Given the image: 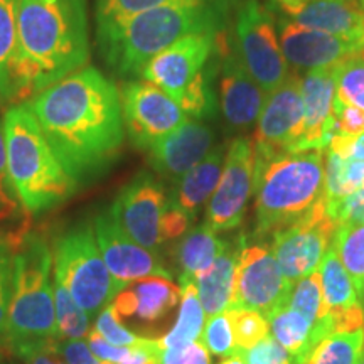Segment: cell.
Instances as JSON below:
<instances>
[{
	"mask_svg": "<svg viewBox=\"0 0 364 364\" xmlns=\"http://www.w3.org/2000/svg\"><path fill=\"white\" fill-rule=\"evenodd\" d=\"M76 184L115 164L125 139L122 95L97 68L85 66L24 102Z\"/></svg>",
	"mask_w": 364,
	"mask_h": 364,
	"instance_id": "1",
	"label": "cell"
},
{
	"mask_svg": "<svg viewBox=\"0 0 364 364\" xmlns=\"http://www.w3.org/2000/svg\"><path fill=\"white\" fill-rule=\"evenodd\" d=\"M88 59L85 0H19L12 61L14 102H27L85 68Z\"/></svg>",
	"mask_w": 364,
	"mask_h": 364,
	"instance_id": "2",
	"label": "cell"
},
{
	"mask_svg": "<svg viewBox=\"0 0 364 364\" xmlns=\"http://www.w3.org/2000/svg\"><path fill=\"white\" fill-rule=\"evenodd\" d=\"M215 31L213 11L204 2L169 4L98 26L108 63L122 75H140L154 56L196 33Z\"/></svg>",
	"mask_w": 364,
	"mask_h": 364,
	"instance_id": "3",
	"label": "cell"
},
{
	"mask_svg": "<svg viewBox=\"0 0 364 364\" xmlns=\"http://www.w3.org/2000/svg\"><path fill=\"white\" fill-rule=\"evenodd\" d=\"M326 150L255 159V233L273 236L307 215L326 196Z\"/></svg>",
	"mask_w": 364,
	"mask_h": 364,
	"instance_id": "4",
	"label": "cell"
},
{
	"mask_svg": "<svg viewBox=\"0 0 364 364\" xmlns=\"http://www.w3.org/2000/svg\"><path fill=\"white\" fill-rule=\"evenodd\" d=\"M7 164L27 213H44L68 201L80 186L65 171L24 103L2 118Z\"/></svg>",
	"mask_w": 364,
	"mask_h": 364,
	"instance_id": "5",
	"label": "cell"
},
{
	"mask_svg": "<svg viewBox=\"0 0 364 364\" xmlns=\"http://www.w3.org/2000/svg\"><path fill=\"white\" fill-rule=\"evenodd\" d=\"M6 336L9 343L58 338L53 252L39 235L24 238L22 248L14 255Z\"/></svg>",
	"mask_w": 364,
	"mask_h": 364,
	"instance_id": "6",
	"label": "cell"
},
{
	"mask_svg": "<svg viewBox=\"0 0 364 364\" xmlns=\"http://www.w3.org/2000/svg\"><path fill=\"white\" fill-rule=\"evenodd\" d=\"M215 43L216 31L186 36L150 59L140 76L176 100L188 115H208L211 90L206 65Z\"/></svg>",
	"mask_w": 364,
	"mask_h": 364,
	"instance_id": "7",
	"label": "cell"
},
{
	"mask_svg": "<svg viewBox=\"0 0 364 364\" xmlns=\"http://www.w3.org/2000/svg\"><path fill=\"white\" fill-rule=\"evenodd\" d=\"M54 279L63 284L90 318L98 317L122 290L108 272L90 223H80L58 238Z\"/></svg>",
	"mask_w": 364,
	"mask_h": 364,
	"instance_id": "8",
	"label": "cell"
},
{
	"mask_svg": "<svg viewBox=\"0 0 364 364\" xmlns=\"http://www.w3.org/2000/svg\"><path fill=\"white\" fill-rule=\"evenodd\" d=\"M338 226L324 196L307 215L272 236V252L290 285L318 270Z\"/></svg>",
	"mask_w": 364,
	"mask_h": 364,
	"instance_id": "9",
	"label": "cell"
},
{
	"mask_svg": "<svg viewBox=\"0 0 364 364\" xmlns=\"http://www.w3.org/2000/svg\"><path fill=\"white\" fill-rule=\"evenodd\" d=\"M306 127L302 80L290 73L279 88L267 95L257 120L255 134V159H272L297 154L300 139Z\"/></svg>",
	"mask_w": 364,
	"mask_h": 364,
	"instance_id": "10",
	"label": "cell"
},
{
	"mask_svg": "<svg viewBox=\"0 0 364 364\" xmlns=\"http://www.w3.org/2000/svg\"><path fill=\"white\" fill-rule=\"evenodd\" d=\"M236 39L241 63L252 78L265 93L279 88L290 75L289 63L282 53L272 14L258 0H247L241 6L236 19Z\"/></svg>",
	"mask_w": 364,
	"mask_h": 364,
	"instance_id": "11",
	"label": "cell"
},
{
	"mask_svg": "<svg viewBox=\"0 0 364 364\" xmlns=\"http://www.w3.org/2000/svg\"><path fill=\"white\" fill-rule=\"evenodd\" d=\"M255 188V145L250 136H238L228 145L218 188L208 201L206 225L215 233L238 228Z\"/></svg>",
	"mask_w": 364,
	"mask_h": 364,
	"instance_id": "12",
	"label": "cell"
},
{
	"mask_svg": "<svg viewBox=\"0 0 364 364\" xmlns=\"http://www.w3.org/2000/svg\"><path fill=\"white\" fill-rule=\"evenodd\" d=\"M292 285L287 282L275 255L262 243H250L240 236L236 289L231 307L257 311L268 317L284 306Z\"/></svg>",
	"mask_w": 364,
	"mask_h": 364,
	"instance_id": "13",
	"label": "cell"
},
{
	"mask_svg": "<svg viewBox=\"0 0 364 364\" xmlns=\"http://www.w3.org/2000/svg\"><path fill=\"white\" fill-rule=\"evenodd\" d=\"M169 198L156 177L140 172L113 201L110 213L117 225L140 247L159 253L164 245L162 221Z\"/></svg>",
	"mask_w": 364,
	"mask_h": 364,
	"instance_id": "14",
	"label": "cell"
},
{
	"mask_svg": "<svg viewBox=\"0 0 364 364\" xmlns=\"http://www.w3.org/2000/svg\"><path fill=\"white\" fill-rule=\"evenodd\" d=\"M124 125L130 142L149 150L188 120L181 105L149 81H130L120 91Z\"/></svg>",
	"mask_w": 364,
	"mask_h": 364,
	"instance_id": "15",
	"label": "cell"
},
{
	"mask_svg": "<svg viewBox=\"0 0 364 364\" xmlns=\"http://www.w3.org/2000/svg\"><path fill=\"white\" fill-rule=\"evenodd\" d=\"M95 236L108 272L122 290L132 282L147 277H167L171 272L159 258V253L140 247L113 220L110 209H105L93 221Z\"/></svg>",
	"mask_w": 364,
	"mask_h": 364,
	"instance_id": "16",
	"label": "cell"
},
{
	"mask_svg": "<svg viewBox=\"0 0 364 364\" xmlns=\"http://www.w3.org/2000/svg\"><path fill=\"white\" fill-rule=\"evenodd\" d=\"M280 48L289 65L299 70L338 68L349 59L364 54V44L332 36L324 31L300 26L294 21H280Z\"/></svg>",
	"mask_w": 364,
	"mask_h": 364,
	"instance_id": "17",
	"label": "cell"
},
{
	"mask_svg": "<svg viewBox=\"0 0 364 364\" xmlns=\"http://www.w3.org/2000/svg\"><path fill=\"white\" fill-rule=\"evenodd\" d=\"M213 144V130L203 122L188 118L149 149V162L159 176L176 182L211 152Z\"/></svg>",
	"mask_w": 364,
	"mask_h": 364,
	"instance_id": "18",
	"label": "cell"
},
{
	"mask_svg": "<svg viewBox=\"0 0 364 364\" xmlns=\"http://www.w3.org/2000/svg\"><path fill=\"white\" fill-rule=\"evenodd\" d=\"M306 127L297 152L326 150L334 135L336 68L309 71L302 78Z\"/></svg>",
	"mask_w": 364,
	"mask_h": 364,
	"instance_id": "19",
	"label": "cell"
},
{
	"mask_svg": "<svg viewBox=\"0 0 364 364\" xmlns=\"http://www.w3.org/2000/svg\"><path fill=\"white\" fill-rule=\"evenodd\" d=\"M181 300V287L167 277H147V279L132 282L129 287L120 290L112 302L113 311L118 317L136 318L140 322L161 321L177 306Z\"/></svg>",
	"mask_w": 364,
	"mask_h": 364,
	"instance_id": "20",
	"label": "cell"
},
{
	"mask_svg": "<svg viewBox=\"0 0 364 364\" xmlns=\"http://www.w3.org/2000/svg\"><path fill=\"white\" fill-rule=\"evenodd\" d=\"M221 110L235 129H247L258 120L265 103V91L236 56H230L223 66L220 83Z\"/></svg>",
	"mask_w": 364,
	"mask_h": 364,
	"instance_id": "21",
	"label": "cell"
},
{
	"mask_svg": "<svg viewBox=\"0 0 364 364\" xmlns=\"http://www.w3.org/2000/svg\"><path fill=\"white\" fill-rule=\"evenodd\" d=\"M290 17L300 26L364 44V9L359 0H309Z\"/></svg>",
	"mask_w": 364,
	"mask_h": 364,
	"instance_id": "22",
	"label": "cell"
},
{
	"mask_svg": "<svg viewBox=\"0 0 364 364\" xmlns=\"http://www.w3.org/2000/svg\"><path fill=\"white\" fill-rule=\"evenodd\" d=\"M226 152V144L218 145L198 166L186 172L179 181H176L171 194H167L171 206L179 209L191 221L196 220L199 209L211 199L213 193L218 188L223 167H225Z\"/></svg>",
	"mask_w": 364,
	"mask_h": 364,
	"instance_id": "23",
	"label": "cell"
},
{
	"mask_svg": "<svg viewBox=\"0 0 364 364\" xmlns=\"http://www.w3.org/2000/svg\"><path fill=\"white\" fill-rule=\"evenodd\" d=\"M238 253L240 238L236 245H228V248L211 267L193 279L206 318L226 312L233 304Z\"/></svg>",
	"mask_w": 364,
	"mask_h": 364,
	"instance_id": "24",
	"label": "cell"
},
{
	"mask_svg": "<svg viewBox=\"0 0 364 364\" xmlns=\"http://www.w3.org/2000/svg\"><path fill=\"white\" fill-rule=\"evenodd\" d=\"M270 336L290 354L295 364H306L316 346V326L302 314L290 309L287 304L267 317Z\"/></svg>",
	"mask_w": 364,
	"mask_h": 364,
	"instance_id": "25",
	"label": "cell"
},
{
	"mask_svg": "<svg viewBox=\"0 0 364 364\" xmlns=\"http://www.w3.org/2000/svg\"><path fill=\"white\" fill-rule=\"evenodd\" d=\"M228 241L218 236L213 230L204 225L188 230L181 236L174 250L177 267L181 277L194 279L215 263L220 255L228 248Z\"/></svg>",
	"mask_w": 364,
	"mask_h": 364,
	"instance_id": "26",
	"label": "cell"
},
{
	"mask_svg": "<svg viewBox=\"0 0 364 364\" xmlns=\"http://www.w3.org/2000/svg\"><path fill=\"white\" fill-rule=\"evenodd\" d=\"M181 282V309L179 316L172 329L159 339L161 349H177L193 344L201 338L204 324H206V314L199 302L198 290L194 280L189 277H179Z\"/></svg>",
	"mask_w": 364,
	"mask_h": 364,
	"instance_id": "27",
	"label": "cell"
},
{
	"mask_svg": "<svg viewBox=\"0 0 364 364\" xmlns=\"http://www.w3.org/2000/svg\"><path fill=\"white\" fill-rule=\"evenodd\" d=\"M318 273H321L322 297H324V307L327 316L344 311V309L356 306V304L361 302L358 297V290L354 287L353 279L346 272L338 253L334 252L332 247L326 253L321 267H318Z\"/></svg>",
	"mask_w": 364,
	"mask_h": 364,
	"instance_id": "28",
	"label": "cell"
},
{
	"mask_svg": "<svg viewBox=\"0 0 364 364\" xmlns=\"http://www.w3.org/2000/svg\"><path fill=\"white\" fill-rule=\"evenodd\" d=\"M285 304L294 311L306 316L316 326L318 341L332 334L329 317H327L324 307V297H322L321 273H318V270L295 282Z\"/></svg>",
	"mask_w": 364,
	"mask_h": 364,
	"instance_id": "29",
	"label": "cell"
},
{
	"mask_svg": "<svg viewBox=\"0 0 364 364\" xmlns=\"http://www.w3.org/2000/svg\"><path fill=\"white\" fill-rule=\"evenodd\" d=\"M332 248L354 282L358 297L364 306V225H339Z\"/></svg>",
	"mask_w": 364,
	"mask_h": 364,
	"instance_id": "30",
	"label": "cell"
},
{
	"mask_svg": "<svg viewBox=\"0 0 364 364\" xmlns=\"http://www.w3.org/2000/svg\"><path fill=\"white\" fill-rule=\"evenodd\" d=\"M19 0H0V102H14L12 61L17 41Z\"/></svg>",
	"mask_w": 364,
	"mask_h": 364,
	"instance_id": "31",
	"label": "cell"
},
{
	"mask_svg": "<svg viewBox=\"0 0 364 364\" xmlns=\"http://www.w3.org/2000/svg\"><path fill=\"white\" fill-rule=\"evenodd\" d=\"M364 351V329L331 334L316 346L306 364H358Z\"/></svg>",
	"mask_w": 364,
	"mask_h": 364,
	"instance_id": "32",
	"label": "cell"
},
{
	"mask_svg": "<svg viewBox=\"0 0 364 364\" xmlns=\"http://www.w3.org/2000/svg\"><path fill=\"white\" fill-rule=\"evenodd\" d=\"M358 189H364V161H348L327 152L326 159V198L327 201L344 198Z\"/></svg>",
	"mask_w": 364,
	"mask_h": 364,
	"instance_id": "33",
	"label": "cell"
},
{
	"mask_svg": "<svg viewBox=\"0 0 364 364\" xmlns=\"http://www.w3.org/2000/svg\"><path fill=\"white\" fill-rule=\"evenodd\" d=\"M54 307H56V324L59 339H83L90 332V321L71 294L63 284L54 279Z\"/></svg>",
	"mask_w": 364,
	"mask_h": 364,
	"instance_id": "34",
	"label": "cell"
},
{
	"mask_svg": "<svg viewBox=\"0 0 364 364\" xmlns=\"http://www.w3.org/2000/svg\"><path fill=\"white\" fill-rule=\"evenodd\" d=\"M233 327L238 353H245L270 336V327L263 314L243 307H230L226 311Z\"/></svg>",
	"mask_w": 364,
	"mask_h": 364,
	"instance_id": "35",
	"label": "cell"
},
{
	"mask_svg": "<svg viewBox=\"0 0 364 364\" xmlns=\"http://www.w3.org/2000/svg\"><path fill=\"white\" fill-rule=\"evenodd\" d=\"M336 100L364 112V54L336 68Z\"/></svg>",
	"mask_w": 364,
	"mask_h": 364,
	"instance_id": "36",
	"label": "cell"
},
{
	"mask_svg": "<svg viewBox=\"0 0 364 364\" xmlns=\"http://www.w3.org/2000/svg\"><path fill=\"white\" fill-rule=\"evenodd\" d=\"M179 2H204V0H100L97 14L98 26L112 24L139 12Z\"/></svg>",
	"mask_w": 364,
	"mask_h": 364,
	"instance_id": "37",
	"label": "cell"
},
{
	"mask_svg": "<svg viewBox=\"0 0 364 364\" xmlns=\"http://www.w3.org/2000/svg\"><path fill=\"white\" fill-rule=\"evenodd\" d=\"M201 336L203 344L215 356L228 358L238 353L233 327H231V321L226 312L206 318V324H204V331Z\"/></svg>",
	"mask_w": 364,
	"mask_h": 364,
	"instance_id": "38",
	"label": "cell"
},
{
	"mask_svg": "<svg viewBox=\"0 0 364 364\" xmlns=\"http://www.w3.org/2000/svg\"><path fill=\"white\" fill-rule=\"evenodd\" d=\"M22 213H26V209L22 206L11 172H9L4 124L0 118V221H16Z\"/></svg>",
	"mask_w": 364,
	"mask_h": 364,
	"instance_id": "39",
	"label": "cell"
},
{
	"mask_svg": "<svg viewBox=\"0 0 364 364\" xmlns=\"http://www.w3.org/2000/svg\"><path fill=\"white\" fill-rule=\"evenodd\" d=\"M17 358L26 364H68L59 349V338L9 343Z\"/></svg>",
	"mask_w": 364,
	"mask_h": 364,
	"instance_id": "40",
	"label": "cell"
},
{
	"mask_svg": "<svg viewBox=\"0 0 364 364\" xmlns=\"http://www.w3.org/2000/svg\"><path fill=\"white\" fill-rule=\"evenodd\" d=\"M95 329L100 332V336H102L103 339H107L108 343L115 346H127V348H132V346L139 344L140 341H142V338H139L135 332L127 329V327L122 324V318L117 316L115 311H113L112 304L98 314Z\"/></svg>",
	"mask_w": 364,
	"mask_h": 364,
	"instance_id": "41",
	"label": "cell"
},
{
	"mask_svg": "<svg viewBox=\"0 0 364 364\" xmlns=\"http://www.w3.org/2000/svg\"><path fill=\"white\" fill-rule=\"evenodd\" d=\"M14 279V257L9 245L0 241V338L6 336L9 306L12 295Z\"/></svg>",
	"mask_w": 364,
	"mask_h": 364,
	"instance_id": "42",
	"label": "cell"
},
{
	"mask_svg": "<svg viewBox=\"0 0 364 364\" xmlns=\"http://www.w3.org/2000/svg\"><path fill=\"white\" fill-rule=\"evenodd\" d=\"M327 206L338 225H364V189L354 191L334 201H327Z\"/></svg>",
	"mask_w": 364,
	"mask_h": 364,
	"instance_id": "43",
	"label": "cell"
},
{
	"mask_svg": "<svg viewBox=\"0 0 364 364\" xmlns=\"http://www.w3.org/2000/svg\"><path fill=\"white\" fill-rule=\"evenodd\" d=\"M241 354L247 359V364H295L290 354L272 336Z\"/></svg>",
	"mask_w": 364,
	"mask_h": 364,
	"instance_id": "44",
	"label": "cell"
},
{
	"mask_svg": "<svg viewBox=\"0 0 364 364\" xmlns=\"http://www.w3.org/2000/svg\"><path fill=\"white\" fill-rule=\"evenodd\" d=\"M334 117V135L358 136L364 134V112L359 110V108L351 107V105H344L336 100Z\"/></svg>",
	"mask_w": 364,
	"mask_h": 364,
	"instance_id": "45",
	"label": "cell"
},
{
	"mask_svg": "<svg viewBox=\"0 0 364 364\" xmlns=\"http://www.w3.org/2000/svg\"><path fill=\"white\" fill-rule=\"evenodd\" d=\"M161 364H211L209 351L203 341L177 349H162Z\"/></svg>",
	"mask_w": 364,
	"mask_h": 364,
	"instance_id": "46",
	"label": "cell"
},
{
	"mask_svg": "<svg viewBox=\"0 0 364 364\" xmlns=\"http://www.w3.org/2000/svg\"><path fill=\"white\" fill-rule=\"evenodd\" d=\"M86 344H88L90 351L97 356L102 363L108 364H118L130 354L132 348H127V346H115L108 343L107 339H103L100 336V332L95 329H90L88 334H86Z\"/></svg>",
	"mask_w": 364,
	"mask_h": 364,
	"instance_id": "47",
	"label": "cell"
},
{
	"mask_svg": "<svg viewBox=\"0 0 364 364\" xmlns=\"http://www.w3.org/2000/svg\"><path fill=\"white\" fill-rule=\"evenodd\" d=\"M327 152L348 161H364V134L358 136L334 135L327 145Z\"/></svg>",
	"mask_w": 364,
	"mask_h": 364,
	"instance_id": "48",
	"label": "cell"
},
{
	"mask_svg": "<svg viewBox=\"0 0 364 364\" xmlns=\"http://www.w3.org/2000/svg\"><path fill=\"white\" fill-rule=\"evenodd\" d=\"M59 349L68 364H108L100 361L83 339H59Z\"/></svg>",
	"mask_w": 364,
	"mask_h": 364,
	"instance_id": "49",
	"label": "cell"
},
{
	"mask_svg": "<svg viewBox=\"0 0 364 364\" xmlns=\"http://www.w3.org/2000/svg\"><path fill=\"white\" fill-rule=\"evenodd\" d=\"M161 351L159 341L142 338L139 344L132 346L129 356L118 364H161Z\"/></svg>",
	"mask_w": 364,
	"mask_h": 364,
	"instance_id": "50",
	"label": "cell"
},
{
	"mask_svg": "<svg viewBox=\"0 0 364 364\" xmlns=\"http://www.w3.org/2000/svg\"><path fill=\"white\" fill-rule=\"evenodd\" d=\"M277 2L280 4V7L284 9V12L287 16H290L294 11H297L300 6H304V4L309 2V0H277Z\"/></svg>",
	"mask_w": 364,
	"mask_h": 364,
	"instance_id": "51",
	"label": "cell"
},
{
	"mask_svg": "<svg viewBox=\"0 0 364 364\" xmlns=\"http://www.w3.org/2000/svg\"><path fill=\"white\" fill-rule=\"evenodd\" d=\"M220 364H247V359L241 353H236L233 356H228L226 359H223Z\"/></svg>",
	"mask_w": 364,
	"mask_h": 364,
	"instance_id": "52",
	"label": "cell"
},
{
	"mask_svg": "<svg viewBox=\"0 0 364 364\" xmlns=\"http://www.w3.org/2000/svg\"><path fill=\"white\" fill-rule=\"evenodd\" d=\"M358 364H364V351H363V356H361V359H359Z\"/></svg>",
	"mask_w": 364,
	"mask_h": 364,
	"instance_id": "53",
	"label": "cell"
},
{
	"mask_svg": "<svg viewBox=\"0 0 364 364\" xmlns=\"http://www.w3.org/2000/svg\"><path fill=\"white\" fill-rule=\"evenodd\" d=\"M0 363H2V356H0Z\"/></svg>",
	"mask_w": 364,
	"mask_h": 364,
	"instance_id": "54",
	"label": "cell"
}]
</instances>
